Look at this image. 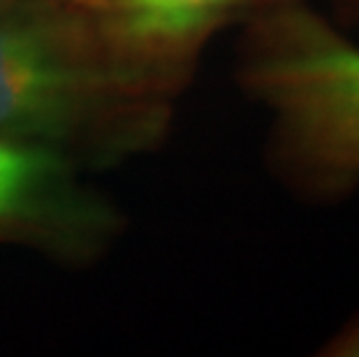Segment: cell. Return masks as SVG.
<instances>
[{
	"label": "cell",
	"mask_w": 359,
	"mask_h": 357,
	"mask_svg": "<svg viewBox=\"0 0 359 357\" xmlns=\"http://www.w3.org/2000/svg\"><path fill=\"white\" fill-rule=\"evenodd\" d=\"M167 126L170 97L123 70L70 0H0V133L109 163Z\"/></svg>",
	"instance_id": "6da1fadb"
},
{
	"label": "cell",
	"mask_w": 359,
	"mask_h": 357,
	"mask_svg": "<svg viewBox=\"0 0 359 357\" xmlns=\"http://www.w3.org/2000/svg\"><path fill=\"white\" fill-rule=\"evenodd\" d=\"M236 81L269 116L276 177L318 207L359 193V44L311 0H264L241 24Z\"/></svg>",
	"instance_id": "7a4b0ae2"
},
{
	"label": "cell",
	"mask_w": 359,
	"mask_h": 357,
	"mask_svg": "<svg viewBox=\"0 0 359 357\" xmlns=\"http://www.w3.org/2000/svg\"><path fill=\"white\" fill-rule=\"evenodd\" d=\"M121 216L58 149L0 133V244L90 260L109 246Z\"/></svg>",
	"instance_id": "3957f363"
},
{
	"label": "cell",
	"mask_w": 359,
	"mask_h": 357,
	"mask_svg": "<svg viewBox=\"0 0 359 357\" xmlns=\"http://www.w3.org/2000/svg\"><path fill=\"white\" fill-rule=\"evenodd\" d=\"M109 56L133 77L172 97L225 28L264 0H70Z\"/></svg>",
	"instance_id": "277c9868"
},
{
	"label": "cell",
	"mask_w": 359,
	"mask_h": 357,
	"mask_svg": "<svg viewBox=\"0 0 359 357\" xmlns=\"http://www.w3.org/2000/svg\"><path fill=\"white\" fill-rule=\"evenodd\" d=\"M323 357H359V311L350 314L346 323L325 341L318 351Z\"/></svg>",
	"instance_id": "5b68a950"
},
{
	"label": "cell",
	"mask_w": 359,
	"mask_h": 357,
	"mask_svg": "<svg viewBox=\"0 0 359 357\" xmlns=\"http://www.w3.org/2000/svg\"><path fill=\"white\" fill-rule=\"evenodd\" d=\"M330 17L343 28L359 24V0H327Z\"/></svg>",
	"instance_id": "8992f818"
}]
</instances>
